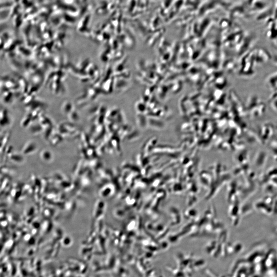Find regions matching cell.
<instances>
[{"label": "cell", "mask_w": 277, "mask_h": 277, "mask_svg": "<svg viewBox=\"0 0 277 277\" xmlns=\"http://www.w3.org/2000/svg\"><path fill=\"white\" fill-rule=\"evenodd\" d=\"M40 156L43 161L45 162H49L52 159L53 156L52 153L48 150H44L41 153Z\"/></svg>", "instance_id": "7a4b0ae2"}, {"label": "cell", "mask_w": 277, "mask_h": 277, "mask_svg": "<svg viewBox=\"0 0 277 277\" xmlns=\"http://www.w3.org/2000/svg\"><path fill=\"white\" fill-rule=\"evenodd\" d=\"M10 158H11V160H12V161L16 162H21L23 160V158H22L21 156L19 155H12Z\"/></svg>", "instance_id": "3957f363"}, {"label": "cell", "mask_w": 277, "mask_h": 277, "mask_svg": "<svg viewBox=\"0 0 277 277\" xmlns=\"http://www.w3.org/2000/svg\"><path fill=\"white\" fill-rule=\"evenodd\" d=\"M37 146L36 143L33 141H30L26 144L23 149V153L24 154H30L36 151Z\"/></svg>", "instance_id": "6da1fadb"}]
</instances>
